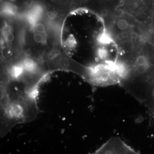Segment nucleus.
I'll return each mask as SVG.
<instances>
[{"mask_svg":"<svg viewBox=\"0 0 154 154\" xmlns=\"http://www.w3.org/2000/svg\"><path fill=\"white\" fill-rule=\"evenodd\" d=\"M95 154H138L119 138L112 137L96 150Z\"/></svg>","mask_w":154,"mask_h":154,"instance_id":"1","label":"nucleus"},{"mask_svg":"<svg viewBox=\"0 0 154 154\" xmlns=\"http://www.w3.org/2000/svg\"><path fill=\"white\" fill-rule=\"evenodd\" d=\"M42 10L41 8L36 7L28 12L26 17L29 23L33 27L38 24V21L41 17Z\"/></svg>","mask_w":154,"mask_h":154,"instance_id":"2","label":"nucleus"},{"mask_svg":"<svg viewBox=\"0 0 154 154\" xmlns=\"http://www.w3.org/2000/svg\"><path fill=\"white\" fill-rule=\"evenodd\" d=\"M25 71L28 73L34 74L36 72L38 68V65L35 60L30 58H26L23 63Z\"/></svg>","mask_w":154,"mask_h":154,"instance_id":"3","label":"nucleus"},{"mask_svg":"<svg viewBox=\"0 0 154 154\" xmlns=\"http://www.w3.org/2000/svg\"><path fill=\"white\" fill-rule=\"evenodd\" d=\"M16 9L12 5H7L3 8L2 12L9 15H14L16 13Z\"/></svg>","mask_w":154,"mask_h":154,"instance_id":"4","label":"nucleus"},{"mask_svg":"<svg viewBox=\"0 0 154 154\" xmlns=\"http://www.w3.org/2000/svg\"><path fill=\"white\" fill-rule=\"evenodd\" d=\"M117 27L120 30H125L128 27V23L125 19H120L117 22Z\"/></svg>","mask_w":154,"mask_h":154,"instance_id":"5","label":"nucleus"},{"mask_svg":"<svg viewBox=\"0 0 154 154\" xmlns=\"http://www.w3.org/2000/svg\"><path fill=\"white\" fill-rule=\"evenodd\" d=\"M148 69V64H146L137 65L136 70L140 74H143Z\"/></svg>","mask_w":154,"mask_h":154,"instance_id":"6","label":"nucleus"},{"mask_svg":"<svg viewBox=\"0 0 154 154\" xmlns=\"http://www.w3.org/2000/svg\"><path fill=\"white\" fill-rule=\"evenodd\" d=\"M136 63L137 65L146 64L147 60L144 56H140L137 59Z\"/></svg>","mask_w":154,"mask_h":154,"instance_id":"7","label":"nucleus"},{"mask_svg":"<svg viewBox=\"0 0 154 154\" xmlns=\"http://www.w3.org/2000/svg\"><path fill=\"white\" fill-rule=\"evenodd\" d=\"M35 28L36 31L39 33H43L45 31V27L42 23H38L35 26Z\"/></svg>","mask_w":154,"mask_h":154,"instance_id":"8","label":"nucleus"},{"mask_svg":"<svg viewBox=\"0 0 154 154\" xmlns=\"http://www.w3.org/2000/svg\"><path fill=\"white\" fill-rule=\"evenodd\" d=\"M34 41L37 43H41L43 41V37L41 33H36L33 37Z\"/></svg>","mask_w":154,"mask_h":154,"instance_id":"9","label":"nucleus"},{"mask_svg":"<svg viewBox=\"0 0 154 154\" xmlns=\"http://www.w3.org/2000/svg\"><path fill=\"white\" fill-rule=\"evenodd\" d=\"M3 32L6 34V36L11 33V28L8 25H5V27L3 28Z\"/></svg>","mask_w":154,"mask_h":154,"instance_id":"10","label":"nucleus"},{"mask_svg":"<svg viewBox=\"0 0 154 154\" xmlns=\"http://www.w3.org/2000/svg\"><path fill=\"white\" fill-rule=\"evenodd\" d=\"M6 38H7L8 41L9 42H12L14 40V36L13 33H10L8 35L6 36Z\"/></svg>","mask_w":154,"mask_h":154,"instance_id":"11","label":"nucleus"},{"mask_svg":"<svg viewBox=\"0 0 154 154\" xmlns=\"http://www.w3.org/2000/svg\"><path fill=\"white\" fill-rule=\"evenodd\" d=\"M152 96L153 98L154 99V88L152 90Z\"/></svg>","mask_w":154,"mask_h":154,"instance_id":"12","label":"nucleus"},{"mask_svg":"<svg viewBox=\"0 0 154 154\" xmlns=\"http://www.w3.org/2000/svg\"><path fill=\"white\" fill-rule=\"evenodd\" d=\"M9 1H11V2H16L17 0H9Z\"/></svg>","mask_w":154,"mask_h":154,"instance_id":"13","label":"nucleus"},{"mask_svg":"<svg viewBox=\"0 0 154 154\" xmlns=\"http://www.w3.org/2000/svg\"><path fill=\"white\" fill-rule=\"evenodd\" d=\"M106 1H112V0H106Z\"/></svg>","mask_w":154,"mask_h":154,"instance_id":"14","label":"nucleus"}]
</instances>
